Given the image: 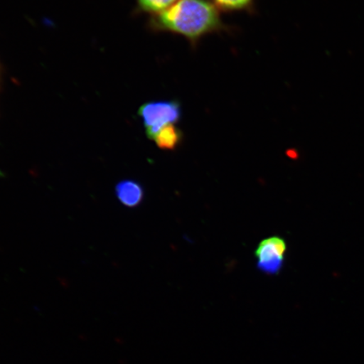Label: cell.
Segmentation results:
<instances>
[{"label":"cell","mask_w":364,"mask_h":364,"mask_svg":"<svg viewBox=\"0 0 364 364\" xmlns=\"http://www.w3.org/2000/svg\"><path fill=\"white\" fill-rule=\"evenodd\" d=\"M181 114V104L177 101L148 102L144 104L139 110L146 134L151 139L164 127L178 122Z\"/></svg>","instance_id":"cell-2"},{"label":"cell","mask_w":364,"mask_h":364,"mask_svg":"<svg viewBox=\"0 0 364 364\" xmlns=\"http://www.w3.org/2000/svg\"><path fill=\"white\" fill-rule=\"evenodd\" d=\"M153 139L156 141L159 149L173 150L181 142L182 133L176 124H172L164 127Z\"/></svg>","instance_id":"cell-5"},{"label":"cell","mask_w":364,"mask_h":364,"mask_svg":"<svg viewBox=\"0 0 364 364\" xmlns=\"http://www.w3.org/2000/svg\"><path fill=\"white\" fill-rule=\"evenodd\" d=\"M116 194L119 201L129 208L138 206L144 198L142 186L138 182L130 180L118 183L116 186Z\"/></svg>","instance_id":"cell-4"},{"label":"cell","mask_w":364,"mask_h":364,"mask_svg":"<svg viewBox=\"0 0 364 364\" xmlns=\"http://www.w3.org/2000/svg\"><path fill=\"white\" fill-rule=\"evenodd\" d=\"M287 244L283 238L272 236L263 240L256 250L257 268L267 275L279 274L284 267Z\"/></svg>","instance_id":"cell-3"},{"label":"cell","mask_w":364,"mask_h":364,"mask_svg":"<svg viewBox=\"0 0 364 364\" xmlns=\"http://www.w3.org/2000/svg\"><path fill=\"white\" fill-rule=\"evenodd\" d=\"M157 28L179 34L191 41L221 28L215 4L208 0H179L154 20Z\"/></svg>","instance_id":"cell-1"},{"label":"cell","mask_w":364,"mask_h":364,"mask_svg":"<svg viewBox=\"0 0 364 364\" xmlns=\"http://www.w3.org/2000/svg\"><path fill=\"white\" fill-rule=\"evenodd\" d=\"M179 0H138L139 6L144 11L161 14L171 8Z\"/></svg>","instance_id":"cell-6"},{"label":"cell","mask_w":364,"mask_h":364,"mask_svg":"<svg viewBox=\"0 0 364 364\" xmlns=\"http://www.w3.org/2000/svg\"><path fill=\"white\" fill-rule=\"evenodd\" d=\"M254 0H213L217 8L224 11H240L252 6Z\"/></svg>","instance_id":"cell-7"}]
</instances>
